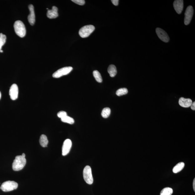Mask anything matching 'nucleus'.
Segmentation results:
<instances>
[{
	"mask_svg": "<svg viewBox=\"0 0 195 195\" xmlns=\"http://www.w3.org/2000/svg\"><path fill=\"white\" fill-rule=\"evenodd\" d=\"M111 2H112L113 5L115 6H117L118 5V4H119V1H118V0H112V1H111Z\"/></svg>",
	"mask_w": 195,
	"mask_h": 195,
	"instance_id": "a878e982",
	"label": "nucleus"
},
{
	"mask_svg": "<svg viewBox=\"0 0 195 195\" xmlns=\"http://www.w3.org/2000/svg\"><path fill=\"white\" fill-rule=\"evenodd\" d=\"M39 142L42 147L43 148L47 147L48 143L47 136L44 134L42 135L39 139Z\"/></svg>",
	"mask_w": 195,
	"mask_h": 195,
	"instance_id": "f3484780",
	"label": "nucleus"
},
{
	"mask_svg": "<svg viewBox=\"0 0 195 195\" xmlns=\"http://www.w3.org/2000/svg\"><path fill=\"white\" fill-rule=\"evenodd\" d=\"M173 192V190L171 188L167 187L162 190L160 195H171Z\"/></svg>",
	"mask_w": 195,
	"mask_h": 195,
	"instance_id": "a211bd4d",
	"label": "nucleus"
},
{
	"mask_svg": "<svg viewBox=\"0 0 195 195\" xmlns=\"http://www.w3.org/2000/svg\"><path fill=\"white\" fill-rule=\"evenodd\" d=\"M179 104L182 107L188 108L191 106L192 103V101L190 99H186L183 97H181L179 100Z\"/></svg>",
	"mask_w": 195,
	"mask_h": 195,
	"instance_id": "ddd939ff",
	"label": "nucleus"
},
{
	"mask_svg": "<svg viewBox=\"0 0 195 195\" xmlns=\"http://www.w3.org/2000/svg\"><path fill=\"white\" fill-rule=\"evenodd\" d=\"M156 32L158 38L165 42H168L169 41V38L167 32L160 28H157Z\"/></svg>",
	"mask_w": 195,
	"mask_h": 195,
	"instance_id": "6e6552de",
	"label": "nucleus"
},
{
	"mask_svg": "<svg viewBox=\"0 0 195 195\" xmlns=\"http://www.w3.org/2000/svg\"><path fill=\"white\" fill-rule=\"evenodd\" d=\"M128 92V90L126 88H120L117 90L116 94L118 96H121L126 94Z\"/></svg>",
	"mask_w": 195,
	"mask_h": 195,
	"instance_id": "4be33fe9",
	"label": "nucleus"
},
{
	"mask_svg": "<svg viewBox=\"0 0 195 195\" xmlns=\"http://www.w3.org/2000/svg\"><path fill=\"white\" fill-rule=\"evenodd\" d=\"M16 33L20 38H24L26 33V30L24 23L20 20L16 21L14 24Z\"/></svg>",
	"mask_w": 195,
	"mask_h": 195,
	"instance_id": "f03ea898",
	"label": "nucleus"
},
{
	"mask_svg": "<svg viewBox=\"0 0 195 195\" xmlns=\"http://www.w3.org/2000/svg\"><path fill=\"white\" fill-rule=\"evenodd\" d=\"M72 1L81 6L83 5L85 3L84 0H72Z\"/></svg>",
	"mask_w": 195,
	"mask_h": 195,
	"instance_id": "393cba45",
	"label": "nucleus"
},
{
	"mask_svg": "<svg viewBox=\"0 0 195 195\" xmlns=\"http://www.w3.org/2000/svg\"><path fill=\"white\" fill-rule=\"evenodd\" d=\"M193 188L194 192H195V178H194L193 182Z\"/></svg>",
	"mask_w": 195,
	"mask_h": 195,
	"instance_id": "cd10ccee",
	"label": "nucleus"
},
{
	"mask_svg": "<svg viewBox=\"0 0 195 195\" xmlns=\"http://www.w3.org/2000/svg\"><path fill=\"white\" fill-rule=\"evenodd\" d=\"M111 111V109L108 108H104L101 113L102 117L104 118H108L110 115Z\"/></svg>",
	"mask_w": 195,
	"mask_h": 195,
	"instance_id": "aec40b11",
	"label": "nucleus"
},
{
	"mask_svg": "<svg viewBox=\"0 0 195 195\" xmlns=\"http://www.w3.org/2000/svg\"><path fill=\"white\" fill-rule=\"evenodd\" d=\"M175 10L178 14L182 13L184 8V2L182 0H176L173 3Z\"/></svg>",
	"mask_w": 195,
	"mask_h": 195,
	"instance_id": "f8f14e48",
	"label": "nucleus"
},
{
	"mask_svg": "<svg viewBox=\"0 0 195 195\" xmlns=\"http://www.w3.org/2000/svg\"><path fill=\"white\" fill-rule=\"evenodd\" d=\"M18 186V183L14 181H6L2 184L1 189L4 192H10L17 189Z\"/></svg>",
	"mask_w": 195,
	"mask_h": 195,
	"instance_id": "7ed1b4c3",
	"label": "nucleus"
},
{
	"mask_svg": "<svg viewBox=\"0 0 195 195\" xmlns=\"http://www.w3.org/2000/svg\"><path fill=\"white\" fill-rule=\"evenodd\" d=\"M26 164V159L22 155H18L15 157L12 164V169L15 171H19L24 168Z\"/></svg>",
	"mask_w": 195,
	"mask_h": 195,
	"instance_id": "f257e3e1",
	"label": "nucleus"
},
{
	"mask_svg": "<svg viewBox=\"0 0 195 195\" xmlns=\"http://www.w3.org/2000/svg\"><path fill=\"white\" fill-rule=\"evenodd\" d=\"M93 75L98 82L101 83L102 82V78L99 71L97 70L94 71L93 72Z\"/></svg>",
	"mask_w": 195,
	"mask_h": 195,
	"instance_id": "6ab92c4d",
	"label": "nucleus"
},
{
	"mask_svg": "<svg viewBox=\"0 0 195 195\" xmlns=\"http://www.w3.org/2000/svg\"><path fill=\"white\" fill-rule=\"evenodd\" d=\"M1 92H0V99H1Z\"/></svg>",
	"mask_w": 195,
	"mask_h": 195,
	"instance_id": "c756f323",
	"label": "nucleus"
},
{
	"mask_svg": "<svg viewBox=\"0 0 195 195\" xmlns=\"http://www.w3.org/2000/svg\"><path fill=\"white\" fill-rule=\"evenodd\" d=\"M61 119L62 122L67 123L70 124H72L75 122V120L73 118L68 117V116L62 118Z\"/></svg>",
	"mask_w": 195,
	"mask_h": 195,
	"instance_id": "412c9836",
	"label": "nucleus"
},
{
	"mask_svg": "<svg viewBox=\"0 0 195 195\" xmlns=\"http://www.w3.org/2000/svg\"><path fill=\"white\" fill-rule=\"evenodd\" d=\"M72 142L70 139H67L64 141L62 147V155L66 156L68 154L71 149Z\"/></svg>",
	"mask_w": 195,
	"mask_h": 195,
	"instance_id": "1a4fd4ad",
	"label": "nucleus"
},
{
	"mask_svg": "<svg viewBox=\"0 0 195 195\" xmlns=\"http://www.w3.org/2000/svg\"><path fill=\"white\" fill-rule=\"evenodd\" d=\"M22 156L23 157V158H25V154H24V153H23V154H22Z\"/></svg>",
	"mask_w": 195,
	"mask_h": 195,
	"instance_id": "c85d7f7f",
	"label": "nucleus"
},
{
	"mask_svg": "<svg viewBox=\"0 0 195 195\" xmlns=\"http://www.w3.org/2000/svg\"><path fill=\"white\" fill-rule=\"evenodd\" d=\"M18 85L16 84L12 85L9 91V94L12 100H15L18 98Z\"/></svg>",
	"mask_w": 195,
	"mask_h": 195,
	"instance_id": "9d476101",
	"label": "nucleus"
},
{
	"mask_svg": "<svg viewBox=\"0 0 195 195\" xmlns=\"http://www.w3.org/2000/svg\"><path fill=\"white\" fill-rule=\"evenodd\" d=\"M6 40V36L5 35L2 33H0V51L2 50V46L5 43Z\"/></svg>",
	"mask_w": 195,
	"mask_h": 195,
	"instance_id": "5701e85b",
	"label": "nucleus"
},
{
	"mask_svg": "<svg viewBox=\"0 0 195 195\" xmlns=\"http://www.w3.org/2000/svg\"><path fill=\"white\" fill-rule=\"evenodd\" d=\"M28 8L30 13L28 16V20L30 24L33 25L35 22V15L34 6L32 4H30Z\"/></svg>",
	"mask_w": 195,
	"mask_h": 195,
	"instance_id": "9b49d317",
	"label": "nucleus"
},
{
	"mask_svg": "<svg viewBox=\"0 0 195 195\" xmlns=\"http://www.w3.org/2000/svg\"><path fill=\"white\" fill-rule=\"evenodd\" d=\"M57 115L58 117L61 118V119L67 116V112L64 111H60L58 113Z\"/></svg>",
	"mask_w": 195,
	"mask_h": 195,
	"instance_id": "b1692460",
	"label": "nucleus"
},
{
	"mask_svg": "<svg viewBox=\"0 0 195 195\" xmlns=\"http://www.w3.org/2000/svg\"><path fill=\"white\" fill-rule=\"evenodd\" d=\"M58 8L56 6H53L52 10H48L47 12V17L50 19L57 18L58 16Z\"/></svg>",
	"mask_w": 195,
	"mask_h": 195,
	"instance_id": "4468645a",
	"label": "nucleus"
},
{
	"mask_svg": "<svg viewBox=\"0 0 195 195\" xmlns=\"http://www.w3.org/2000/svg\"><path fill=\"white\" fill-rule=\"evenodd\" d=\"M95 28L93 25H88L81 28L79 32V34L81 38H87L94 31Z\"/></svg>",
	"mask_w": 195,
	"mask_h": 195,
	"instance_id": "20e7f679",
	"label": "nucleus"
},
{
	"mask_svg": "<svg viewBox=\"0 0 195 195\" xmlns=\"http://www.w3.org/2000/svg\"><path fill=\"white\" fill-rule=\"evenodd\" d=\"M108 72L111 77H115L117 73V68L115 65H110L108 67Z\"/></svg>",
	"mask_w": 195,
	"mask_h": 195,
	"instance_id": "dca6fc26",
	"label": "nucleus"
},
{
	"mask_svg": "<svg viewBox=\"0 0 195 195\" xmlns=\"http://www.w3.org/2000/svg\"><path fill=\"white\" fill-rule=\"evenodd\" d=\"M73 70L71 67H64L60 68L53 74L52 77L55 78H58L62 76L68 75Z\"/></svg>",
	"mask_w": 195,
	"mask_h": 195,
	"instance_id": "423d86ee",
	"label": "nucleus"
},
{
	"mask_svg": "<svg viewBox=\"0 0 195 195\" xmlns=\"http://www.w3.org/2000/svg\"><path fill=\"white\" fill-rule=\"evenodd\" d=\"M0 52H3V51L1 50V51H0Z\"/></svg>",
	"mask_w": 195,
	"mask_h": 195,
	"instance_id": "7c9ffc66",
	"label": "nucleus"
},
{
	"mask_svg": "<svg viewBox=\"0 0 195 195\" xmlns=\"http://www.w3.org/2000/svg\"><path fill=\"white\" fill-rule=\"evenodd\" d=\"M185 166V163L184 162H179L178 163L176 164V165L174 167L173 169V172L174 173H176L180 172L182 171L183 169L184 168Z\"/></svg>",
	"mask_w": 195,
	"mask_h": 195,
	"instance_id": "2eb2a0df",
	"label": "nucleus"
},
{
	"mask_svg": "<svg viewBox=\"0 0 195 195\" xmlns=\"http://www.w3.org/2000/svg\"><path fill=\"white\" fill-rule=\"evenodd\" d=\"M83 177L85 182L88 184L91 185L93 182L92 169L89 166H86L83 171Z\"/></svg>",
	"mask_w": 195,
	"mask_h": 195,
	"instance_id": "39448f33",
	"label": "nucleus"
},
{
	"mask_svg": "<svg viewBox=\"0 0 195 195\" xmlns=\"http://www.w3.org/2000/svg\"><path fill=\"white\" fill-rule=\"evenodd\" d=\"M190 106L192 110L194 111L195 110V102H194L193 103H192Z\"/></svg>",
	"mask_w": 195,
	"mask_h": 195,
	"instance_id": "bb28decb",
	"label": "nucleus"
},
{
	"mask_svg": "<svg viewBox=\"0 0 195 195\" xmlns=\"http://www.w3.org/2000/svg\"><path fill=\"white\" fill-rule=\"evenodd\" d=\"M194 13L193 8L191 6L188 7L185 13L184 24L188 25L191 21Z\"/></svg>",
	"mask_w": 195,
	"mask_h": 195,
	"instance_id": "0eeeda50",
	"label": "nucleus"
}]
</instances>
